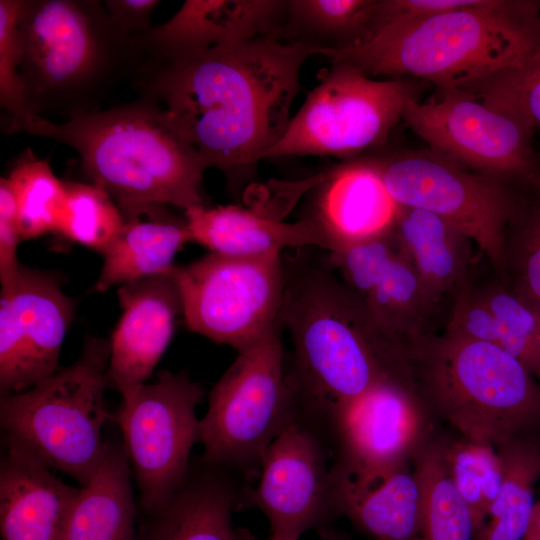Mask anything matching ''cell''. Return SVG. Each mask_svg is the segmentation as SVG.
Here are the masks:
<instances>
[{
  "mask_svg": "<svg viewBox=\"0 0 540 540\" xmlns=\"http://www.w3.org/2000/svg\"><path fill=\"white\" fill-rule=\"evenodd\" d=\"M447 334L488 342L518 359L540 382L537 304L504 289L461 294Z\"/></svg>",
  "mask_w": 540,
  "mask_h": 540,
  "instance_id": "cell-24",
  "label": "cell"
},
{
  "mask_svg": "<svg viewBox=\"0 0 540 540\" xmlns=\"http://www.w3.org/2000/svg\"><path fill=\"white\" fill-rule=\"evenodd\" d=\"M538 52L536 1L475 0L411 25L383 29L359 46L318 55L371 78L408 76L444 91L519 67Z\"/></svg>",
  "mask_w": 540,
  "mask_h": 540,
  "instance_id": "cell-3",
  "label": "cell"
},
{
  "mask_svg": "<svg viewBox=\"0 0 540 540\" xmlns=\"http://www.w3.org/2000/svg\"><path fill=\"white\" fill-rule=\"evenodd\" d=\"M19 31L20 75L38 116L90 112L94 96L143 54L95 1H23Z\"/></svg>",
  "mask_w": 540,
  "mask_h": 540,
  "instance_id": "cell-5",
  "label": "cell"
},
{
  "mask_svg": "<svg viewBox=\"0 0 540 540\" xmlns=\"http://www.w3.org/2000/svg\"><path fill=\"white\" fill-rule=\"evenodd\" d=\"M22 5V0L0 1V103L11 118L9 132H15L33 115L27 106L20 75L22 50L19 17Z\"/></svg>",
  "mask_w": 540,
  "mask_h": 540,
  "instance_id": "cell-35",
  "label": "cell"
},
{
  "mask_svg": "<svg viewBox=\"0 0 540 540\" xmlns=\"http://www.w3.org/2000/svg\"><path fill=\"white\" fill-rule=\"evenodd\" d=\"M372 160L399 206L438 215L476 243L497 269L505 268L512 203L498 179L470 172L431 149Z\"/></svg>",
  "mask_w": 540,
  "mask_h": 540,
  "instance_id": "cell-13",
  "label": "cell"
},
{
  "mask_svg": "<svg viewBox=\"0 0 540 540\" xmlns=\"http://www.w3.org/2000/svg\"><path fill=\"white\" fill-rule=\"evenodd\" d=\"M522 245L521 277L524 296L540 304V207L529 218Z\"/></svg>",
  "mask_w": 540,
  "mask_h": 540,
  "instance_id": "cell-39",
  "label": "cell"
},
{
  "mask_svg": "<svg viewBox=\"0 0 540 540\" xmlns=\"http://www.w3.org/2000/svg\"><path fill=\"white\" fill-rule=\"evenodd\" d=\"M310 182L319 183V189L307 218L321 233L327 252L394 232L400 206L372 159L349 160Z\"/></svg>",
  "mask_w": 540,
  "mask_h": 540,
  "instance_id": "cell-20",
  "label": "cell"
},
{
  "mask_svg": "<svg viewBox=\"0 0 540 540\" xmlns=\"http://www.w3.org/2000/svg\"><path fill=\"white\" fill-rule=\"evenodd\" d=\"M172 269L118 288L122 315L110 340L107 380L122 397L146 383L173 337L177 317L183 314Z\"/></svg>",
  "mask_w": 540,
  "mask_h": 540,
  "instance_id": "cell-18",
  "label": "cell"
},
{
  "mask_svg": "<svg viewBox=\"0 0 540 540\" xmlns=\"http://www.w3.org/2000/svg\"><path fill=\"white\" fill-rule=\"evenodd\" d=\"M328 254L383 354L390 362L399 364L400 337L411 330L413 319L432 297L400 249L394 232Z\"/></svg>",
  "mask_w": 540,
  "mask_h": 540,
  "instance_id": "cell-17",
  "label": "cell"
},
{
  "mask_svg": "<svg viewBox=\"0 0 540 540\" xmlns=\"http://www.w3.org/2000/svg\"><path fill=\"white\" fill-rule=\"evenodd\" d=\"M319 534L323 540H350L344 534L327 527L320 529Z\"/></svg>",
  "mask_w": 540,
  "mask_h": 540,
  "instance_id": "cell-42",
  "label": "cell"
},
{
  "mask_svg": "<svg viewBox=\"0 0 540 540\" xmlns=\"http://www.w3.org/2000/svg\"><path fill=\"white\" fill-rule=\"evenodd\" d=\"M110 341L86 337L81 354L23 392L1 396L4 441L85 487L105 457L102 431L113 413L104 402Z\"/></svg>",
  "mask_w": 540,
  "mask_h": 540,
  "instance_id": "cell-6",
  "label": "cell"
},
{
  "mask_svg": "<svg viewBox=\"0 0 540 540\" xmlns=\"http://www.w3.org/2000/svg\"><path fill=\"white\" fill-rule=\"evenodd\" d=\"M394 237L432 298L465 276L471 241L438 215L400 206Z\"/></svg>",
  "mask_w": 540,
  "mask_h": 540,
  "instance_id": "cell-28",
  "label": "cell"
},
{
  "mask_svg": "<svg viewBox=\"0 0 540 540\" xmlns=\"http://www.w3.org/2000/svg\"><path fill=\"white\" fill-rule=\"evenodd\" d=\"M20 131L73 148L91 184L107 192L122 213L151 205H204L206 162L148 97L61 123L32 115Z\"/></svg>",
  "mask_w": 540,
  "mask_h": 540,
  "instance_id": "cell-4",
  "label": "cell"
},
{
  "mask_svg": "<svg viewBox=\"0 0 540 540\" xmlns=\"http://www.w3.org/2000/svg\"><path fill=\"white\" fill-rule=\"evenodd\" d=\"M17 208L22 240L56 233L66 200L65 182L53 173L47 160L24 156L8 176Z\"/></svg>",
  "mask_w": 540,
  "mask_h": 540,
  "instance_id": "cell-32",
  "label": "cell"
},
{
  "mask_svg": "<svg viewBox=\"0 0 540 540\" xmlns=\"http://www.w3.org/2000/svg\"><path fill=\"white\" fill-rule=\"evenodd\" d=\"M333 513L373 540H418L421 491L405 465L366 487L332 482Z\"/></svg>",
  "mask_w": 540,
  "mask_h": 540,
  "instance_id": "cell-27",
  "label": "cell"
},
{
  "mask_svg": "<svg viewBox=\"0 0 540 540\" xmlns=\"http://www.w3.org/2000/svg\"><path fill=\"white\" fill-rule=\"evenodd\" d=\"M461 89L517 111L540 133V52L519 67Z\"/></svg>",
  "mask_w": 540,
  "mask_h": 540,
  "instance_id": "cell-36",
  "label": "cell"
},
{
  "mask_svg": "<svg viewBox=\"0 0 540 540\" xmlns=\"http://www.w3.org/2000/svg\"><path fill=\"white\" fill-rule=\"evenodd\" d=\"M202 398L187 372L162 370L155 382L122 397L113 413L145 513L165 502L189 472L191 449L200 440L196 407Z\"/></svg>",
  "mask_w": 540,
  "mask_h": 540,
  "instance_id": "cell-12",
  "label": "cell"
},
{
  "mask_svg": "<svg viewBox=\"0 0 540 540\" xmlns=\"http://www.w3.org/2000/svg\"><path fill=\"white\" fill-rule=\"evenodd\" d=\"M446 464L460 495L469 507L474 533L483 525L504 480V465L497 447L464 438L445 444Z\"/></svg>",
  "mask_w": 540,
  "mask_h": 540,
  "instance_id": "cell-33",
  "label": "cell"
},
{
  "mask_svg": "<svg viewBox=\"0 0 540 540\" xmlns=\"http://www.w3.org/2000/svg\"><path fill=\"white\" fill-rule=\"evenodd\" d=\"M316 49L275 35L142 67L155 101L206 162L226 173L252 167L284 136Z\"/></svg>",
  "mask_w": 540,
  "mask_h": 540,
  "instance_id": "cell-1",
  "label": "cell"
},
{
  "mask_svg": "<svg viewBox=\"0 0 540 540\" xmlns=\"http://www.w3.org/2000/svg\"><path fill=\"white\" fill-rule=\"evenodd\" d=\"M22 241L15 197L8 177L0 179V283L1 287L13 282L22 265L17 259V248Z\"/></svg>",
  "mask_w": 540,
  "mask_h": 540,
  "instance_id": "cell-38",
  "label": "cell"
},
{
  "mask_svg": "<svg viewBox=\"0 0 540 540\" xmlns=\"http://www.w3.org/2000/svg\"><path fill=\"white\" fill-rule=\"evenodd\" d=\"M424 416L402 379L386 375L336 419L335 484L366 487L405 465L424 438Z\"/></svg>",
  "mask_w": 540,
  "mask_h": 540,
  "instance_id": "cell-14",
  "label": "cell"
},
{
  "mask_svg": "<svg viewBox=\"0 0 540 540\" xmlns=\"http://www.w3.org/2000/svg\"><path fill=\"white\" fill-rule=\"evenodd\" d=\"M166 205L122 213L124 227L104 254L94 288L98 292L143 277L169 272L182 247L191 242L185 216L170 214Z\"/></svg>",
  "mask_w": 540,
  "mask_h": 540,
  "instance_id": "cell-25",
  "label": "cell"
},
{
  "mask_svg": "<svg viewBox=\"0 0 540 540\" xmlns=\"http://www.w3.org/2000/svg\"><path fill=\"white\" fill-rule=\"evenodd\" d=\"M189 330L237 352L257 343L280 321L282 254L236 257L210 253L174 266Z\"/></svg>",
  "mask_w": 540,
  "mask_h": 540,
  "instance_id": "cell-10",
  "label": "cell"
},
{
  "mask_svg": "<svg viewBox=\"0 0 540 540\" xmlns=\"http://www.w3.org/2000/svg\"><path fill=\"white\" fill-rule=\"evenodd\" d=\"M191 236L212 253L236 257L283 254L296 248L326 251L325 241L307 217L284 222L268 213L236 205H196L184 210Z\"/></svg>",
  "mask_w": 540,
  "mask_h": 540,
  "instance_id": "cell-23",
  "label": "cell"
},
{
  "mask_svg": "<svg viewBox=\"0 0 540 540\" xmlns=\"http://www.w3.org/2000/svg\"><path fill=\"white\" fill-rule=\"evenodd\" d=\"M281 319L238 352L209 395L200 419L203 460L227 469L260 467L272 442L298 418L284 368Z\"/></svg>",
  "mask_w": 540,
  "mask_h": 540,
  "instance_id": "cell-8",
  "label": "cell"
},
{
  "mask_svg": "<svg viewBox=\"0 0 540 540\" xmlns=\"http://www.w3.org/2000/svg\"><path fill=\"white\" fill-rule=\"evenodd\" d=\"M159 3L156 0H109L104 8L123 32L137 38L152 28L150 17Z\"/></svg>",
  "mask_w": 540,
  "mask_h": 540,
  "instance_id": "cell-40",
  "label": "cell"
},
{
  "mask_svg": "<svg viewBox=\"0 0 540 540\" xmlns=\"http://www.w3.org/2000/svg\"><path fill=\"white\" fill-rule=\"evenodd\" d=\"M0 463L3 540H62L80 492L22 448L4 441Z\"/></svg>",
  "mask_w": 540,
  "mask_h": 540,
  "instance_id": "cell-22",
  "label": "cell"
},
{
  "mask_svg": "<svg viewBox=\"0 0 540 540\" xmlns=\"http://www.w3.org/2000/svg\"><path fill=\"white\" fill-rule=\"evenodd\" d=\"M66 200L56 233L105 254L124 227V216L103 189L65 181Z\"/></svg>",
  "mask_w": 540,
  "mask_h": 540,
  "instance_id": "cell-34",
  "label": "cell"
},
{
  "mask_svg": "<svg viewBox=\"0 0 540 540\" xmlns=\"http://www.w3.org/2000/svg\"><path fill=\"white\" fill-rule=\"evenodd\" d=\"M537 3V6H538V9H539V12H540V1H536Z\"/></svg>",
  "mask_w": 540,
  "mask_h": 540,
  "instance_id": "cell-44",
  "label": "cell"
},
{
  "mask_svg": "<svg viewBox=\"0 0 540 540\" xmlns=\"http://www.w3.org/2000/svg\"><path fill=\"white\" fill-rule=\"evenodd\" d=\"M440 92L437 100H409L401 117L431 150L498 180L540 185L535 130L523 115L463 89Z\"/></svg>",
  "mask_w": 540,
  "mask_h": 540,
  "instance_id": "cell-11",
  "label": "cell"
},
{
  "mask_svg": "<svg viewBox=\"0 0 540 540\" xmlns=\"http://www.w3.org/2000/svg\"><path fill=\"white\" fill-rule=\"evenodd\" d=\"M521 439L497 447L504 465L503 485L473 540H524L528 532L540 477V449Z\"/></svg>",
  "mask_w": 540,
  "mask_h": 540,
  "instance_id": "cell-31",
  "label": "cell"
},
{
  "mask_svg": "<svg viewBox=\"0 0 540 540\" xmlns=\"http://www.w3.org/2000/svg\"><path fill=\"white\" fill-rule=\"evenodd\" d=\"M75 306L50 273L22 266L0 293V394L23 392L59 369Z\"/></svg>",
  "mask_w": 540,
  "mask_h": 540,
  "instance_id": "cell-16",
  "label": "cell"
},
{
  "mask_svg": "<svg viewBox=\"0 0 540 540\" xmlns=\"http://www.w3.org/2000/svg\"><path fill=\"white\" fill-rule=\"evenodd\" d=\"M310 248L282 254L280 319L293 346L287 380L298 415L310 413L333 426L350 404L389 374L371 327L328 252L315 254Z\"/></svg>",
  "mask_w": 540,
  "mask_h": 540,
  "instance_id": "cell-2",
  "label": "cell"
},
{
  "mask_svg": "<svg viewBox=\"0 0 540 540\" xmlns=\"http://www.w3.org/2000/svg\"><path fill=\"white\" fill-rule=\"evenodd\" d=\"M375 0H289L278 37L320 50L359 46L371 34Z\"/></svg>",
  "mask_w": 540,
  "mask_h": 540,
  "instance_id": "cell-29",
  "label": "cell"
},
{
  "mask_svg": "<svg viewBox=\"0 0 540 540\" xmlns=\"http://www.w3.org/2000/svg\"><path fill=\"white\" fill-rule=\"evenodd\" d=\"M524 540H540V501H536Z\"/></svg>",
  "mask_w": 540,
  "mask_h": 540,
  "instance_id": "cell-41",
  "label": "cell"
},
{
  "mask_svg": "<svg viewBox=\"0 0 540 540\" xmlns=\"http://www.w3.org/2000/svg\"><path fill=\"white\" fill-rule=\"evenodd\" d=\"M230 469L202 459L179 487L148 518L137 540H256L233 523L244 490L229 476Z\"/></svg>",
  "mask_w": 540,
  "mask_h": 540,
  "instance_id": "cell-21",
  "label": "cell"
},
{
  "mask_svg": "<svg viewBox=\"0 0 540 540\" xmlns=\"http://www.w3.org/2000/svg\"><path fill=\"white\" fill-rule=\"evenodd\" d=\"M412 458L421 491L418 540H473L472 516L450 476L445 444L423 441Z\"/></svg>",
  "mask_w": 540,
  "mask_h": 540,
  "instance_id": "cell-30",
  "label": "cell"
},
{
  "mask_svg": "<svg viewBox=\"0 0 540 540\" xmlns=\"http://www.w3.org/2000/svg\"><path fill=\"white\" fill-rule=\"evenodd\" d=\"M260 470L240 509L254 507L265 515L269 540H299L308 530L324 528L334 514L331 468L311 425L297 418L287 426L268 447Z\"/></svg>",
  "mask_w": 540,
  "mask_h": 540,
  "instance_id": "cell-15",
  "label": "cell"
},
{
  "mask_svg": "<svg viewBox=\"0 0 540 540\" xmlns=\"http://www.w3.org/2000/svg\"><path fill=\"white\" fill-rule=\"evenodd\" d=\"M538 312H539V331H540V304H537Z\"/></svg>",
  "mask_w": 540,
  "mask_h": 540,
  "instance_id": "cell-43",
  "label": "cell"
},
{
  "mask_svg": "<svg viewBox=\"0 0 540 540\" xmlns=\"http://www.w3.org/2000/svg\"><path fill=\"white\" fill-rule=\"evenodd\" d=\"M475 0H375L371 34L379 31L417 23L430 16L458 9Z\"/></svg>",
  "mask_w": 540,
  "mask_h": 540,
  "instance_id": "cell-37",
  "label": "cell"
},
{
  "mask_svg": "<svg viewBox=\"0 0 540 540\" xmlns=\"http://www.w3.org/2000/svg\"><path fill=\"white\" fill-rule=\"evenodd\" d=\"M417 93L412 78L375 80L351 66L332 63L265 158H343L375 147L386 140Z\"/></svg>",
  "mask_w": 540,
  "mask_h": 540,
  "instance_id": "cell-9",
  "label": "cell"
},
{
  "mask_svg": "<svg viewBox=\"0 0 540 540\" xmlns=\"http://www.w3.org/2000/svg\"><path fill=\"white\" fill-rule=\"evenodd\" d=\"M131 476L123 443L108 442L98 471L80 487L62 540H137Z\"/></svg>",
  "mask_w": 540,
  "mask_h": 540,
  "instance_id": "cell-26",
  "label": "cell"
},
{
  "mask_svg": "<svg viewBox=\"0 0 540 540\" xmlns=\"http://www.w3.org/2000/svg\"><path fill=\"white\" fill-rule=\"evenodd\" d=\"M425 375L432 407L466 439L498 447L540 425V384L496 345L447 334Z\"/></svg>",
  "mask_w": 540,
  "mask_h": 540,
  "instance_id": "cell-7",
  "label": "cell"
},
{
  "mask_svg": "<svg viewBox=\"0 0 540 540\" xmlns=\"http://www.w3.org/2000/svg\"><path fill=\"white\" fill-rule=\"evenodd\" d=\"M286 4L282 0H186L168 21L136 39L153 61H164L262 36L278 37Z\"/></svg>",
  "mask_w": 540,
  "mask_h": 540,
  "instance_id": "cell-19",
  "label": "cell"
}]
</instances>
